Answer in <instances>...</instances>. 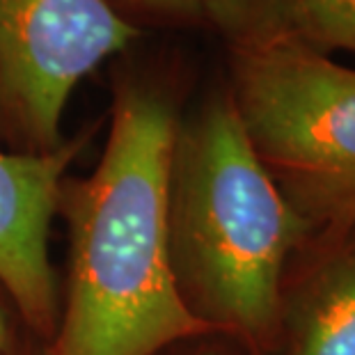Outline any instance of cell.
Instances as JSON below:
<instances>
[{
	"instance_id": "3",
	"label": "cell",
	"mask_w": 355,
	"mask_h": 355,
	"mask_svg": "<svg viewBox=\"0 0 355 355\" xmlns=\"http://www.w3.org/2000/svg\"><path fill=\"white\" fill-rule=\"evenodd\" d=\"M232 103L257 158L312 232L355 227V69L293 46L227 49Z\"/></svg>"
},
{
	"instance_id": "5",
	"label": "cell",
	"mask_w": 355,
	"mask_h": 355,
	"mask_svg": "<svg viewBox=\"0 0 355 355\" xmlns=\"http://www.w3.org/2000/svg\"><path fill=\"white\" fill-rule=\"evenodd\" d=\"M99 128L101 119L85 124L46 156L0 149V284L24 328L44 344L55 335L62 298L49 254L58 191Z\"/></svg>"
},
{
	"instance_id": "8",
	"label": "cell",
	"mask_w": 355,
	"mask_h": 355,
	"mask_svg": "<svg viewBox=\"0 0 355 355\" xmlns=\"http://www.w3.org/2000/svg\"><path fill=\"white\" fill-rule=\"evenodd\" d=\"M126 24L142 33L202 28L200 0H108Z\"/></svg>"
},
{
	"instance_id": "9",
	"label": "cell",
	"mask_w": 355,
	"mask_h": 355,
	"mask_svg": "<svg viewBox=\"0 0 355 355\" xmlns=\"http://www.w3.org/2000/svg\"><path fill=\"white\" fill-rule=\"evenodd\" d=\"M26 328L21 323L14 303L7 296V291L0 284V355H7L14 346L21 342V337L26 335Z\"/></svg>"
},
{
	"instance_id": "7",
	"label": "cell",
	"mask_w": 355,
	"mask_h": 355,
	"mask_svg": "<svg viewBox=\"0 0 355 355\" xmlns=\"http://www.w3.org/2000/svg\"><path fill=\"white\" fill-rule=\"evenodd\" d=\"M284 355H355V243L326 257L298 289L284 286Z\"/></svg>"
},
{
	"instance_id": "10",
	"label": "cell",
	"mask_w": 355,
	"mask_h": 355,
	"mask_svg": "<svg viewBox=\"0 0 355 355\" xmlns=\"http://www.w3.org/2000/svg\"><path fill=\"white\" fill-rule=\"evenodd\" d=\"M7 355H51V353H49V344L40 342V339H35L30 332H26V335L21 337V342Z\"/></svg>"
},
{
	"instance_id": "1",
	"label": "cell",
	"mask_w": 355,
	"mask_h": 355,
	"mask_svg": "<svg viewBox=\"0 0 355 355\" xmlns=\"http://www.w3.org/2000/svg\"><path fill=\"white\" fill-rule=\"evenodd\" d=\"M149 37L108 62V140L87 177L67 175L55 218L67 282L51 355H158L214 335L181 303L168 250V184L191 73Z\"/></svg>"
},
{
	"instance_id": "4",
	"label": "cell",
	"mask_w": 355,
	"mask_h": 355,
	"mask_svg": "<svg viewBox=\"0 0 355 355\" xmlns=\"http://www.w3.org/2000/svg\"><path fill=\"white\" fill-rule=\"evenodd\" d=\"M145 37L108 0H0V149L58 152L76 87Z\"/></svg>"
},
{
	"instance_id": "2",
	"label": "cell",
	"mask_w": 355,
	"mask_h": 355,
	"mask_svg": "<svg viewBox=\"0 0 355 355\" xmlns=\"http://www.w3.org/2000/svg\"><path fill=\"white\" fill-rule=\"evenodd\" d=\"M309 236L218 83L184 112L172 149L168 250L181 303L214 335L277 351L286 268Z\"/></svg>"
},
{
	"instance_id": "6",
	"label": "cell",
	"mask_w": 355,
	"mask_h": 355,
	"mask_svg": "<svg viewBox=\"0 0 355 355\" xmlns=\"http://www.w3.org/2000/svg\"><path fill=\"white\" fill-rule=\"evenodd\" d=\"M202 28L227 49L293 44L328 55L355 53V0H200Z\"/></svg>"
}]
</instances>
